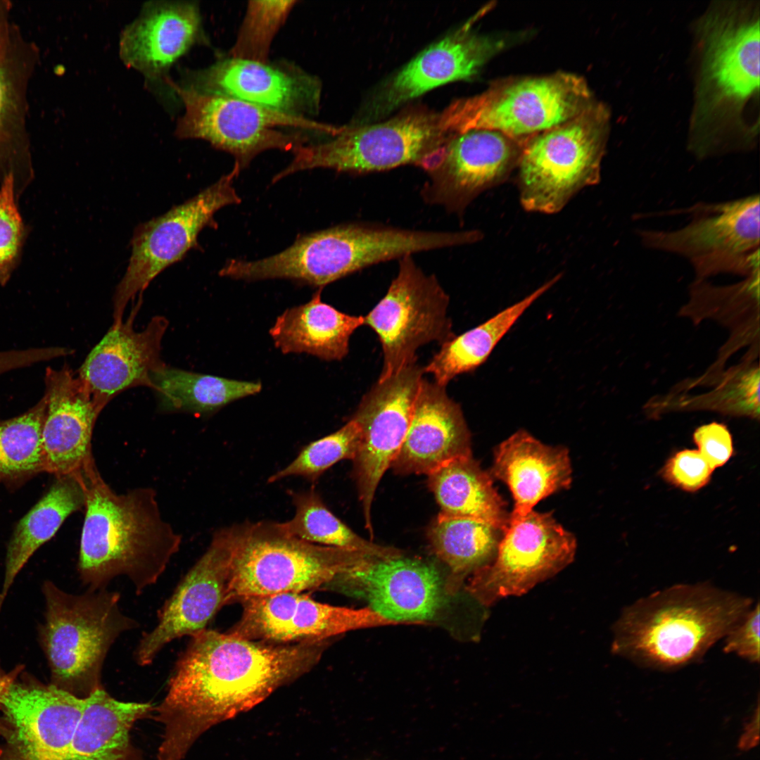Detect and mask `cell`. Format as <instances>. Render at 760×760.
I'll return each instance as SVG.
<instances>
[{
  "label": "cell",
  "instance_id": "cell-40",
  "mask_svg": "<svg viewBox=\"0 0 760 760\" xmlns=\"http://www.w3.org/2000/svg\"><path fill=\"white\" fill-rule=\"evenodd\" d=\"M296 1H250L229 57L268 63L272 42Z\"/></svg>",
  "mask_w": 760,
  "mask_h": 760
},
{
  "label": "cell",
  "instance_id": "cell-20",
  "mask_svg": "<svg viewBox=\"0 0 760 760\" xmlns=\"http://www.w3.org/2000/svg\"><path fill=\"white\" fill-rule=\"evenodd\" d=\"M228 572L229 549L224 531L220 529L158 610L156 626L142 635L134 652L139 666L152 664L173 640L205 629L224 605Z\"/></svg>",
  "mask_w": 760,
  "mask_h": 760
},
{
  "label": "cell",
  "instance_id": "cell-48",
  "mask_svg": "<svg viewBox=\"0 0 760 760\" xmlns=\"http://www.w3.org/2000/svg\"><path fill=\"white\" fill-rule=\"evenodd\" d=\"M23 666H19L9 673L0 676V701L10 684L20 675Z\"/></svg>",
  "mask_w": 760,
  "mask_h": 760
},
{
  "label": "cell",
  "instance_id": "cell-24",
  "mask_svg": "<svg viewBox=\"0 0 760 760\" xmlns=\"http://www.w3.org/2000/svg\"><path fill=\"white\" fill-rule=\"evenodd\" d=\"M45 404V471L58 477L81 472L94 457L93 429L106 405L68 367L49 373Z\"/></svg>",
  "mask_w": 760,
  "mask_h": 760
},
{
  "label": "cell",
  "instance_id": "cell-39",
  "mask_svg": "<svg viewBox=\"0 0 760 760\" xmlns=\"http://www.w3.org/2000/svg\"><path fill=\"white\" fill-rule=\"evenodd\" d=\"M759 309V271L738 282L716 286L705 279H695L690 287V300L681 315L695 321L712 317L721 310H728L725 324H730V315H754ZM757 316V315H754Z\"/></svg>",
  "mask_w": 760,
  "mask_h": 760
},
{
  "label": "cell",
  "instance_id": "cell-16",
  "mask_svg": "<svg viewBox=\"0 0 760 760\" xmlns=\"http://www.w3.org/2000/svg\"><path fill=\"white\" fill-rule=\"evenodd\" d=\"M525 141L501 132L473 129L456 134L438 153L420 194L429 205L460 215L483 191L506 180Z\"/></svg>",
  "mask_w": 760,
  "mask_h": 760
},
{
  "label": "cell",
  "instance_id": "cell-5",
  "mask_svg": "<svg viewBox=\"0 0 760 760\" xmlns=\"http://www.w3.org/2000/svg\"><path fill=\"white\" fill-rule=\"evenodd\" d=\"M44 593L46 613L40 635L51 684L85 699L103 688V666L113 644L139 625L122 612L118 592L88 590L72 595L46 581Z\"/></svg>",
  "mask_w": 760,
  "mask_h": 760
},
{
  "label": "cell",
  "instance_id": "cell-14",
  "mask_svg": "<svg viewBox=\"0 0 760 760\" xmlns=\"http://www.w3.org/2000/svg\"><path fill=\"white\" fill-rule=\"evenodd\" d=\"M18 677L0 701V760H63L85 699Z\"/></svg>",
  "mask_w": 760,
  "mask_h": 760
},
{
  "label": "cell",
  "instance_id": "cell-45",
  "mask_svg": "<svg viewBox=\"0 0 760 760\" xmlns=\"http://www.w3.org/2000/svg\"><path fill=\"white\" fill-rule=\"evenodd\" d=\"M693 441L713 471L724 465L733 455L732 436L723 424L711 422L697 428Z\"/></svg>",
  "mask_w": 760,
  "mask_h": 760
},
{
  "label": "cell",
  "instance_id": "cell-7",
  "mask_svg": "<svg viewBox=\"0 0 760 760\" xmlns=\"http://www.w3.org/2000/svg\"><path fill=\"white\" fill-rule=\"evenodd\" d=\"M455 135L446 129L441 112L407 108L381 122L343 127L329 141L298 147L272 182L319 167L361 174L408 164L420 167Z\"/></svg>",
  "mask_w": 760,
  "mask_h": 760
},
{
  "label": "cell",
  "instance_id": "cell-46",
  "mask_svg": "<svg viewBox=\"0 0 760 760\" xmlns=\"http://www.w3.org/2000/svg\"><path fill=\"white\" fill-rule=\"evenodd\" d=\"M12 4L0 0V57L7 51L12 37L14 25L10 20Z\"/></svg>",
  "mask_w": 760,
  "mask_h": 760
},
{
  "label": "cell",
  "instance_id": "cell-22",
  "mask_svg": "<svg viewBox=\"0 0 760 760\" xmlns=\"http://www.w3.org/2000/svg\"><path fill=\"white\" fill-rule=\"evenodd\" d=\"M186 87L297 115L318 107L321 90L303 73L232 57L191 74Z\"/></svg>",
  "mask_w": 760,
  "mask_h": 760
},
{
  "label": "cell",
  "instance_id": "cell-10",
  "mask_svg": "<svg viewBox=\"0 0 760 760\" xmlns=\"http://www.w3.org/2000/svg\"><path fill=\"white\" fill-rule=\"evenodd\" d=\"M181 97L185 112L176 135L200 139L232 154L241 170L259 153L270 149L293 152L307 139L277 128L293 127L333 136L341 127L321 123L303 115L289 114L236 98L205 94L171 82Z\"/></svg>",
  "mask_w": 760,
  "mask_h": 760
},
{
  "label": "cell",
  "instance_id": "cell-28",
  "mask_svg": "<svg viewBox=\"0 0 760 760\" xmlns=\"http://www.w3.org/2000/svg\"><path fill=\"white\" fill-rule=\"evenodd\" d=\"M200 32L196 5L151 4L124 30L120 56L127 65L158 77L196 42Z\"/></svg>",
  "mask_w": 760,
  "mask_h": 760
},
{
  "label": "cell",
  "instance_id": "cell-11",
  "mask_svg": "<svg viewBox=\"0 0 760 760\" xmlns=\"http://www.w3.org/2000/svg\"><path fill=\"white\" fill-rule=\"evenodd\" d=\"M241 169L234 163L228 174L186 201L138 225L131 240L126 271L113 296V323L121 322L129 302L141 294L163 270L198 248V236L206 227H217L214 215L241 200L233 186Z\"/></svg>",
  "mask_w": 760,
  "mask_h": 760
},
{
  "label": "cell",
  "instance_id": "cell-3",
  "mask_svg": "<svg viewBox=\"0 0 760 760\" xmlns=\"http://www.w3.org/2000/svg\"><path fill=\"white\" fill-rule=\"evenodd\" d=\"M753 607L709 583L676 584L623 609L612 652L642 667L671 671L698 661Z\"/></svg>",
  "mask_w": 760,
  "mask_h": 760
},
{
  "label": "cell",
  "instance_id": "cell-30",
  "mask_svg": "<svg viewBox=\"0 0 760 760\" xmlns=\"http://www.w3.org/2000/svg\"><path fill=\"white\" fill-rule=\"evenodd\" d=\"M322 289L308 303L277 318L270 334L283 353H306L325 360H340L348 353L350 337L365 324L364 317L341 312L323 302Z\"/></svg>",
  "mask_w": 760,
  "mask_h": 760
},
{
  "label": "cell",
  "instance_id": "cell-18",
  "mask_svg": "<svg viewBox=\"0 0 760 760\" xmlns=\"http://www.w3.org/2000/svg\"><path fill=\"white\" fill-rule=\"evenodd\" d=\"M241 603V617L229 633L270 643L325 640L356 629L399 624L370 608L336 607L300 593L252 597Z\"/></svg>",
  "mask_w": 760,
  "mask_h": 760
},
{
  "label": "cell",
  "instance_id": "cell-29",
  "mask_svg": "<svg viewBox=\"0 0 760 760\" xmlns=\"http://www.w3.org/2000/svg\"><path fill=\"white\" fill-rule=\"evenodd\" d=\"M149 702L116 699L101 688L85 698L82 714L63 760H146L132 741L139 720L153 716Z\"/></svg>",
  "mask_w": 760,
  "mask_h": 760
},
{
  "label": "cell",
  "instance_id": "cell-6",
  "mask_svg": "<svg viewBox=\"0 0 760 760\" xmlns=\"http://www.w3.org/2000/svg\"><path fill=\"white\" fill-rule=\"evenodd\" d=\"M593 103L583 79L559 72L503 80L478 95L452 101L441 114L455 134L488 129L526 141Z\"/></svg>",
  "mask_w": 760,
  "mask_h": 760
},
{
  "label": "cell",
  "instance_id": "cell-43",
  "mask_svg": "<svg viewBox=\"0 0 760 760\" xmlns=\"http://www.w3.org/2000/svg\"><path fill=\"white\" fill-rule=\"evenodd\" d=\"M713 470L696 450L675 453L661 470L662 478L669 484L687 492H695L710 481Z\"/></svg>",
  "mask_w": 760,
  "mask_h": 760
},
{
  "label": "cell",
  "instance_id": "cell-34",
  "mask_svg": "<svg viewBox=\"0 0 760 760\" xmlns=\"http://www.w3.org/2000/svg\"><path fill=\"white\" fill-rule=\"evenodd\" d=\"M560 277L561 275H557L483 323L443 343L440 350L424 367V372L432 374L436 384L445 386L455 376L475 370L486 361L524 312Z\"/></svg>",
  "mask_w": 760,
  "mask_h": 760
},
{
  "label": "cell",
  "instance_id": "cell-35",
  "mask_svg": "<svg viewBox=\"0 0 760 760\" xmlns=\"http://www.w3.org/2000/svg\"><path fill=\"white\" fill-rule=\"evenodd\" d=\"M151 385L161 411L197 414L213 413L262 389L259 382L196 373L166 365L153 374Z\"/></svg>",
  "mask_w": 760,
  "mask_h": 760
},
{
  "label": "cell",
  "instance_id": "cell-15",
  "mask_svg": "<svg viewBox=\"0 0 760 760\" xmlns=\"http://www.w3.org/2000/svg\"><path fill=\"white\" fill-rule=\"evenodd\" d=\"M424 367L417 362L376 384L362 398L353 419L360 437L353 474L365 527L373 534L372 506L379 481L391 467L406 436Z\"/></svg>",
  "mask_w": 760,
  "mask_h": 760
},
{
  "label": "cell",
  "instance_id": "cell-12",
  "mask_svg": "<svg viewBox=\"0 0 760 760\" xmlns=\"http://www.w3.org/2000/svg\"><path fill=\"white\" fill-rule=\"evenodd\" d=\"M449 296L433 274L424 272L412 255L398 260V270L386 295L365 316L383 351L379 381L417 362V350L454 337L448 317Z\"/></svg>",
  "mask_w": 760,
  "mask_h": 760
},
{
  "label": "cell",
  "instance_id": "cell-36",
  "mask_svg": "<svg viewBox=\"0 0 760 760\" xmlns=\"http://www.w3.org/2000/svg\"><path fill=\"white\" fill-rule=\"evenodd\" d=\"M295 506L293 517L279 523L289 535L319 545L359 552L386 559L401 556L399 550L367 540L336 517L314 490L290 495Z\"/></svg>",
  "mask_w": 760,
  "mask_h": 760
},
{
  "label": "cell",
  "instance_id": "cell-17",
  "mask_svg": "<svg viewBox=\"0 0 760 760\" xmlns=\"http://www.w3.org/2000/svg\"><path fill=\"white\" fill-rule=\"evenodd\" d=\"M471 19L418 53L374 90L355 125L387 115L407 101L446 83L471 79L504 46L478 34Z\"/></svg>",
  "mask_w": 760,
  "mask_h": 760
},
{
  "label": "cell",
  "instance_id": "cell-42",
  "mask_svg": "<svg viewBox=\"0 0 760 760\" xmlns=\"http://www.w3.org/2000/svg\"><path fill=\"white\" fill-rule=\"evenodd\" d=\"M13 175L0 186V284H5L18 265L27 230L17 205Z\"/></svg>",
  "mask_w": 760,
  "mask_h": 760
},
{
  "label": "cell",
  "instance_id": "cell-1",
  "mask_svg": "<svg viewBox=\"0 0 760 760\" xmlns=\"http://www.w3.org/2000/svg\"><path fill=\"white\" fill-rule=\"evenodd\" d=\"M191 638L152 716L163 726L158 760H182L212 726L311 670L328 642L277 644L208 629Z\"/></svg>",
  "mask_w": 760,
  "mask_h": 760
},
{
  "label": "cell",
  "instance_id": "cell-21",
  "mask_svg": "<svg viewBox=\"0 0 760 760\" xmlns=\"http://www.w3.org/2000/svg\"><path fill=\"white\" fill-rule=\"evenodd\" d=\"M140 305L141 299L125 321L113 323L79 369L80 378L106 406L127 389L151 388L153 374L165 365L161 360V343L169 322L157 315L144 330L135 331L133 324Z\"/></svg>",
  "mask_w": 760,
  "mask_h": 760
},
{
  "label": "cell",
  "instance_id": "cell-9",
  "mask_svg": "<svg viewBox=\"0 0 760 760\" xmlns=\"http://www.w3.org/2000/svg\"><path fill=\"white\" fill-rule=\"evenodd\" d=\"M759 195L689 208L690 221L674 230L641 229L638 236L650 250L687 259L696 279L718 274L747 277L759 271Z\"/></svg>",
  "mask_w": 760,
  "mask_h": 760
},
{
  "label": "cell",
  "instance_id": "cell-38",
  "mask_svg": "<svg viewBox=\"0 0 760 760\" xmlns=\"http://www.w3.org/2000/svg\"><path fill=\"white\" fill-rule=\"evenodd\" d=\"M46 404L0 423V479L45 471L42 428Z\"/></svg>",
  "mask_w": 760,
  "mask_h": 760
},
{
  "label": "cell",
  "instance_id": "cell-44",
  "mask_svg": "<svg viewBox=\"0 0 760 760\" xmlns=\"http://www.w3.org/2000/svg\"><path fill=\"white\" fill-rule=\"evenodd\" d=\"M723 651L759 662V604L753 606L724 637Z\"/></svg>",
  "mask_w": 760,
  "mask_h": 760
},
{
  "label": "cell",
  "instance_id": "cell-37",
  "mask_svg": "<svg viewBox=\"0 0 760 760\" xmlns=\"http://www.w3.org/2000/svg\"><path fill=\"white\" fill-rule=\"evenodd\" d=\"M755 353L738 365L728 370L715 380L716 386L709 392L696 395H683L676 398H661L651 401L647 410L659 405L651 416L665 405L659 414L668 410H709L720 413L759 418V366L754 364Z\"/></svg>",
  "mask_w": 760,
  "mask_h": 760
},
{
  "label": "cell",
  "instance_id": "cell-31",
  "mask_svg": "<svg viewBox=\"0 0 760 760\" xmlns=\"http://www.w3.org/2000/svg\"><path fill=\"white\" fill-rule=\"evenodd\" d=\"M82 472L58 477L47 493L18 522L8 544L0 612L15 578L34 552L51 539L65 519L84 507Z\"/></svg>",
  "mask_w": 760,
  "mask_h": 760
},
{
  "label": "cell",
  "instance_id": "cell-33",
  "mask_svg": "<svg viewBox=\"0 0 760 760\" xmlns=\"http://www.w3.org/2000/svg\"><path fill=\"white\" fill-rule=\"evenodd\" d=\"M505 530L479 520L438 514L428 538L434 554L448 568V595L456 594L467 576L493 560Z\"/></svg>",
  "mask_w": 760,
  "mask_h": 760
},
{
  "label": "cell",
  "instance_id": "cell-4",
  "mask_svg": "<svg viewBox=\"0 0 760 760\" xmlns=\"http://www.w3.org/2000/svg\"><path fill=\"white\" fill-rule=\"evenodd\" d=\"M223 530L229 549L224 604L322 589L338 575L375 558L303 541L284 531L278 522H246Z\"/></svg>",
  "mask_w": 760,
  "mask_h": 760
},
{
  "label": "cell",
  "instance_id": "cell-47",
  "mask_svg": "<svg viewBox=\"0 0 760 760\" xmlns=\"http://www.w3.org/2000/svg\"><path fill=\"white\" fill-rule=\"evenodd\" d=\"M759 716L756 720L752 721L748 725V729L743 735L740 745L743 749H747L753 747L758 740V726H759Z\"/></svg>",
  "mask_w": 760,
  "mask_h": 760
},
{
  "label": "cell",
  "instance_id": "cell-25",
  "mask_svg": "<svg viewBox=\"0 0 760 760\" xmlns=\"http://www.w3.org/2000/svg\"><path fill=\"white\" fill-rule=\"evenodd\" d=\"M442 386L423 377L412 419L391 467L400 474H426L471 455V434L461 407Z\"/></svg>",
  "mask_w": 760,
  "mask_h": 760
},
{
  "label": "cell",
  "instance_id": "cell-41",
  "mask_svg": "<svg viewBox=\"0 0 760 760\" xmlns=\"http://www.w3.org/2000/svg\"><path fill=\"white\" fill-rule=\"evenodd\" d=\"M360 437L357 424L350 419L338 431L305 446L286 467L272 474L269 483L290 476H300L315 482L336 462L352 460L357 452Z\"/></svg>",
  "mask_w": 760,
  "mask_h": 760
},
{
  "label": "cell",
  "instance_id": "cell-8",
  "mask_svg": "<svg viewBox=\"0 0 760 760\" xmlns=\"http://www.w3.org/2000/svg\"><path fill=\"white\" fill-rule=\"evenodd\" d=\"M607 120L604 108L593 103L526 141L517 166L525 210L556 213L578 191L600 182Z\"/></svg>",
  "mask_w": 760,
  "mask_h": 760
},
{
  "label": "cell",
  "instance_id": "cell-32",
  "mask_svg": "<svg viewBox=\"0 0 760 760\" xmlns=\"http://www.w3.org/2000/svg\"><path fill=\"white\" fill-rule=\"evenodd\" d=\"M428 476L441 514L485 521L506 529L510 513L492 477L471 455L455 459Z\"/></svg>",
  "mask_w": 760,
  "mask_h": 760
},
{
  "label": "cell",
  "instance_id": "cell-13",
  "mask_svg": "<svg viewBox=\"0 0 760 760\" xmlns=\"http://www.w3.org/2000/svg\"><path fill=\"white\" fill-rule=\"evenodd\" d=\"M576 549L575 536L552 512L509 517L495 558L471 576L467 590L485 606L521 596L571 564Z\"/></svg>",
  "mask_w": 760,
  "mask_h": 760
},
{
  "label": "cell",
  "instance_id": "cell-19",
  "mask_svg": "<svg viewBox=\"0 0 760 760\" xmlns=\"http://www.w3.org/2000/svg\"><path fill=\"white\" fill-rule=\"evenodd\" d=\"M322 589L365 598L370 609L399 624L424 623L433 619L448 594L433 565L402 555L375 558L338 575Z\"/></svg>",
  "mask_w": 760,
  "mask_h": 760
},
{
  "label": "cell",
  "instance_id": "cell-23",
  "mask_svg": "<svg viewBox=\"0 0 760 760\" xmlns=\"http://www.w3.org/2000/svg\"><path fill=\"white\" fill-rule=\"evenodd\" d=\"M701 28L703 89L710 90L715 101L742 105L759 93V18L743 19L732 11L714 12Z\"/></svg>",
  "mask_w": 760,
  "mask_h": 760
},
{
  "label": "cell",
  "instance_id": "cell-27",
  "mask_svg": "<svg viewBox=\"0 0 760 760\" xmlns=\"http://www.w3.org/2000/svg\"><path fill=\"white\" fill-rule=\"evenodd\" d=\"M39 60L37 46L14 25L10 45L0 57V181L13 175L18 194L32 176L27 91Z\"/></svg>",
  "mask_w": 760,
  "mask_h": 760
},
{
  "label": "cell",
  "instance_id": "cell-2",
  "mask_svg": "<svg viewBox=\"0 0 760 760\" xmlns=\"http://www.w3.org/2000/svg\"><path fill=\"white\" fill-rule=\"evenodd\" d=\"M85 515L77 569L89 590L127 576L137 594L156 583L179 551L182 536L165 521L156 493L141 487L116 493L94 458L82 469Z\"/></svg>",
  "mask_w": 760,
  "mask_h": 760
},
{
  "label": "cell",
  "instance_id": "cell-26",
  "mask_svg": "<svg viewBox=\"0 0 760 760\" xmlns=\"http://www.w3.org/2000/svg\"><path fill=\"white\" fill-rule=\"evenodd\" d=\"M489 474L506 484L512 493L510 518L525 516L540 501L569 489L572 483L568 448L546 445L524 429L495 448Z\"/></svg>",
  "mask_w": 760,
  "mask_h": 760
}]
</instances>
